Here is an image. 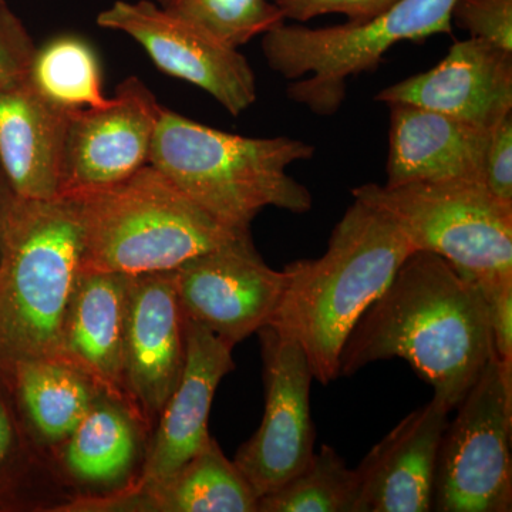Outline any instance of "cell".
Segmentation results:
<instances>
[{"label": "cell", "mask_w": 512, "mask_h": 512, "mask_svg": "<svg viewBox=\"0 0 512 512\" xmlns=\"http://www.w3.org/2000/svg\"><path fill=\"white\" fill-rule=\"evenodd\" d=\"M173 278L184 319L235 348L271 322L289 275L265 264L248 232L188 259Z\"/></svg>", "instance_id": "cell-10"}, {"label": "cell", "mask_w": 512, "mask_h": 512, "mask_svg": "<svg viewBox=\"0 0 512 512\" xmlns=\"http://www.w3.org/2000/svg\"><path fill=\"white\" fill-rule=\"evenodd\" d=\"M352 195L389 218L414 251L441 256L480 288L511 284L512 205L485 184H365Z\"/></svg>", "instance_id": "cell-7"}, {"label": "cell", "mask_w": 512, "mask_h": 512, "mask_svg": "<svg viewBox=\"0 0 512 512\" xmlns=\"http://www.w3.org/2000/svg\"><path fill=\"white\" fill-rule=\"evenodd\" d=\"M154 2L158 3L160 6H163V8H170V6L177 2V0H154Z\"/></svg>", "instance_id": "cell-33"}, {"label": "cell", "mask_w": 512, "mask_h": 512, "mask_svg": "<svg viewBox=\"0 0 512 512\" xmlns=\"http://www.w3.org/2000/svg\"><path fill=\"white\" fill-rule=\"evenodd\" d=\"M389 109L386 185L484 184L491 131L412 104Z\"/></svg>", "instance_id": "cell-17"}, {"label": "cell", "mask_w": 512, "mask_h": 512, "mask_svg": "<svg viewBox=\"0 0 512 512\" xmlns=\"http://www.w3.org/2000/svg\"><path fill=\"white\" fill-rule=\"evenodd\" d=\"M127 279L116 272L82 271L64 316L62 360L131 409L124 387Z\"/></svg>", "instance_id": "cell-20"}, {"label": "cell", "mask_w": 512, "mask_h": 512, "mask_svg": "<svg viewBox=\"0 0 512 512\" xmlns=\"http://www.w3.org/2000/svg\"><path fill=\"white\" fill-rule=\"evenodd\" d=\"M265 412L254 436L239 447L235 466L256 497L272 493L308 466L315 454L311 416L313 375L305 350L291 336L264 326Z\"/></svg>", "instance_id": "cell-9"}, {"label": "cell", "mask_w": 512, "mask_h": 512, "mask_svg": "<svg viewBox=\"0 0 512 512\" xmlns=\"http://www.w3.org/2000/svg\"><path fill=\"white\" fill-rule=\"evenodd\" d=\"M258 497L214 439L173 477L147 488L121 485L76 495L63 512H256Z\"/></svg>", "instance_id": "cell-19"}, {"label": "cell", "mask_w": 512, "mask_h": 512, "mask_svg": "<svg viewBox=\"0 0 512 512\" xmlns=\"http://www.w3.org/2000/svg\"><path fill=\"white\" fill-rule=\"evenodd\" d=\"M450 409L436 397L404 417L356 468L353 512H427Z\"/></svg>", "instance_id": "cell-16"}, {"label": "cell", "mask_w": 512, "mask_h": 512, "mask_svg": "<svg viewBox=\"0 0 512 512\" xmlns=\"http://www.w3.org/2000/svg\"><path fill=\"white\" fill-rule=\"evenodd\" d=\"M453 23L470 37L512 52V0H456Z\"/></svg>", "instance_id": "cell-26"}, {"label": "cell", "mask_w": 512, "mask_h": 512, "mask_svg": "<svg viewBox=\"0 0 512 512\" xmlns=\"http://www.w3.org/2000/svg\"><path fill=\"white\" fill-rule=\"evenodd\" d=\"M375 100L412 104L493 131L512 114V52L468 37L433 69L386 87Z\"/></svg>", "instance_id": "cell-15"}, {"label": "cell", "mask_w": 512, "mask_h": 512, "mask_svg": "<svg viewBox=\"0 0 512 512\" xmlns=\"http://www.w3.org/2000/svg\"><path fill=\"white\" fill-rule=\"evenodd\" d=\"M23 423L10 414L6 403L0 399V471L5 470L9 463L22 460V458L36 456L39 453H47L42 447L37 446L30 434L20 437Z\"/></svg>", "instance_id": "cell-31"}, {"label": "cell", "mask_w": 512, "mask_h": 512, "mask_svg": "<svg viewBox=\"0 0 512 512\" xmlns=\"http://www.w3.org/2000/svg\"><path fill=\"white\" fill-rule=\"evenodd\" d=\"M484 184L495 198L512 205V114L491 131Z\"/></svg>", "instance_id": "cell-29"}, {"label": "cell", "mask_w": 512, "mask_h": 512, "mask_svg": "<svg viewBox=\"0 0 512 512\" xmlns=\"http://www.w3.org/2000/svg\"><path fill=\"white\" fill-rule=\"evenodd\" d=\"M456 0H399L367 22L312 29L284 25L262 36V53L279 76L298 80L289 99L320 117L338 113L348 80L375 72L384 55L400 42H419L453 33Z\"/></svg>", "instance_id": "cell-6"}, {"label": "cell", "mask_w": 512, "mask_h": 512, "mask_svg": "<svg viewBox=\"0 0 512 512\" xmlns=\"http://www.w3.org/2000/svg\"><path fill=\"white\" fill-rule=\"evenodd\" d=\"M165 9L234 49L284 25L286 20L272 0H177Z\"/></svg>", "instance_id": "cell-25"}, {"label": "cell", "mask_w": 512, "mask_h": 512, "mask_svg": "<svg viewBox=\"0 0 512 512\" xmlns=\"http://www.w3.org/2000/svg\"><path fill=\"white\" fill-rule=\"evenodd\" d=\"M357 487L356 470L323 446L301 473L259 497L256 512H353Z\"/></svg>", "instance_id": "cell-24"}, {"label": "cell", "mask_w": 512, "mask_h": 512, "mask_svg": "<svg viewBox=\"0 0 512 512\" xmlns=\"http://www.w3.org/2000/svg\"><path fill=\"white\" fill-rule=\"evenodd\" d=\"M73 195L16 198L0 254V379L28 360H62L64 316L83 268Z\"/></svg>", "instance_id": "cell-4"}, {"label": "cell", "mask_w": 512, "mask_h": 512, "mask_svg": "<svg viewBox=\"0 0 512 512\" xmlns=\"http://www.w3.org/2000/svg\"><path fill=\"white\" fill-rule=\"evenodd\" d=\"M285 19L295 22L325 15H343L352 23L367 22L392 8L399 0H272Z\"/></svg>", "instance_id": "cell-28"}, {"label": "cell", "mask_w": 512, "mask_h": 512, "mask_svg": "<svg viewBox=\"0 0 512 512\" xmlns=\"http://www.w3.org/2000/svg\"><path fill=\"white\" fill-rule=\"evenodd\" d=\"M36 49L22 20L0 0V92L29 76Z\"/></svg>", "instance_id": "cell-27"}, {"label": "cell", "mask_w": 512, "mask_h": 512, "mask_svg": "<svg viewBox=\"0 0 512 512\" xmlns=\"http://www.w3.org/2000/svg\"><path fill=\"white\" fill-rule=\"evenodd\" d=\"M184 315L173 271L128 275L124 387L148 433L183 375Z\"/></svg>", "instance_id": "cell-13"}, {"label": "cell", "mask_w": 512, "mask_h": 512, "mask_svg": "<svg viewBox=\"0 0 512 512\" xmlns=\"http://www.w3.org/2000/svg\"><path fill=\"white\" fill-rule=\"evenodd\" d=\"M183 375L161 410L144 451L140 473L128 487L147 488L167 481L211 440L212 400L222 379L235 367L231 346L192 320L184 319Z\"/></svg>", "instance_id": "cell-14"}, {"label": "cell", "mask_w": 512, "mask_h": 512, "mask_svg": "<svg viewBox=\"0 0 512 512\" xmlns=\"http://www.w3.org/2000/svg\"><path fill=\"white\" fill-rule=\"evenodd\" d=\"M97 25L136 40L161 72L200 87L232 116L258 97L247 57L154 0H117L97 16Z\"/></svg>", "instance_id": "cell-11"}, {"label": "cell", "mask_w": 512, "mask_h": 512, "mask_svg": "<svg viewBox=\"0 0 512 512\" xmlns=\"http://www.w3.org/2000/svg\"><path fill=\"white\" fill-rule=\"evenodd\" d=\"M67 194L82 220V271L170 272L249 232L222 225L150 164L120 183Z\"/></svg>", "instance_id": "cell-5"}, {"label": "cell", "mask_w": 512, "mask_h": 512, "mask_svg": "<svg viewBox=\"0 0 512 512\" xmlns=\"http://www.w3.org/2000/svg\"><path fill=\"white\" fill-rule=\"evenodd\" d=\"M313 156L298 138L238 136L163 107L148 164L225 227L249 231L265 208L312 210L311 192L288 168Z\"/></svg>", "instance_id": "cell-3"}, {"label": "cell", "mask_w": 512, "mask_h": 512, "mask_svg": "<svg viewBox=\"0 0 512 512\" xmlns=\"http://www.w3.org/2000/svg\"><path fill=\"white\" fill-rule=\"evenodd\" d=\"M16 198H18V195L13 190L8 175H6L2 164H0V254H2L3 239H5L10 212L13 210Z\"/></svg>", "instance_id": "cell-32"}, {"label": "cell", "mask_w": 512, "mask_h": 512, "mask_svg": "<svg viewBox=\"0 0 512 512\" xmlns=\"http://www.w3.org/2000/svg\"><path fill=\"white\" fill-rule=\"evenodd\" d=\"M490 313L495 356L504 366L512 367V282L481 288Z\"/></svg>", "instance_id": "cell-30"}, {"label": "cell", "mask_w": 512, "mask_h": 512, "mask_svg": "<svg viewBox=\"0 0 512 512\" xmlns=\"http://www.w3.org/2000/svg\"><path fill=\"white\" fill-rule=\"evenodd\" d=\"M163 107L146 84L128 77L103 106L72 111L62 194L120 183L146 167Z\"/></svg>", "instance_id": "cell-12"}, {"label": "cell", "mask_w": 512, "mask_h": 512, "mask_svg": "<svg viewBox=\"0 0 512 512\" xmlns=\"http://www.w3.org/2000/svg\"><path fill=\"white\" fill-rule=\"evenodd\" d=\"M441 436L431 511L512 510V367L497 356Z\"/></svg>", "instance_id": "cell-8"}, {"label": "cell", "mask_w": 512, "mask_h": 512, "mask_svg": "<svg viewBox=\"0 0 512 512\" xmlns=\"http://www.w3.org/2000/svg\"><path fill=\"white\" fill-rule=\"evenodd\" d=\"M3 384L15 396L30 437L47 453L66 441L103 393L84 373L60 360L20 362Z\"/></svg>", "instance_id": "cell-22"}, {"label": "cell", "mask_w": 512, "mask_h": 512, "mask_svg": "<svg viewBox=\"0 0 512 512\" xmlns=\"http://www.w3.org/2000/svg\"><path fill=\"white\" fill-rule=\"evenodd\" d=\"M146 434L130 407L101 393L79 426L50 454L76 495L116 490L133 478Z\"/></svg>", "instance_id": "cell-21"}, {"label": "cell", "mask_w": 512, "mask_h": 512, "mask_svg": "<svg viewBox=\"0 0 512 512\" xmlns=\"http://www.w3.org/2000/svg\"><path fill=\"white\" fill-rule=\"evenodd\" d=\"M72 111L46 99L29 76L0 92V164L20 198L62 195Z\"/></svg>", "instance_id": "cell-18"}, {"label": "cell", "mask_w": 512, "mask_h": 512, "mask_svg": "<svg viewBox=\"0 0 512 512\" xmlns=\"http://www.w3.org/2000/svg\"><path fill=\"white\" fill-rule=\"evenodd\" d=\"M403 359L456 410L495 357L480 285L441 256L414 251L350 330L339 376L379 360Z\"/></svg>", "instance_id": "cell-1"}, {"label": "cell", "mask_w": 512, "mask_h": 512, "mask_svg": "<svg viewBox=\"0 0 512 512\" xmlns=\"http://www.w3.org/2000/svg\"><path fill=\"white\" fill-rule=\"evenodd\" d=\"M29 79L46 99L62 109H94L109 101L101 87L99 59L80 37H56L36 49Z\"/></svg>", "instance_id": "cell-23"}, {"label": "cell", "mask_w": 512, "mask_h": 512, "mask_svg": "<svg viewBox=\"0 0 512 512\" xmlns=\"http://www.w3.org/2000/svg\"><path fill=\"white\" fill-rule=\"evenodd\" d=\"M412 252L389 218L355 200L325 254L286 265L288 285L268 326L302 346L316 382H333L350 330Z\"/></svg>", "instance_id": "cell-2"}]
</instances>
